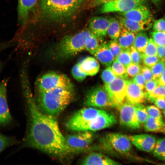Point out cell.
<instances>
[{
  "mask_svg": "<svg viewBox=\"0 0 165 165\" xmlns=\"http://www.w3.org/2000/svg\"><path fill=\"white\" fill-rule=\"evenodd\" d=\"M24 92L29 116L26 144L57 158L71 154L56 118L41 111L30 92L27 90Z\"/></svg>",
  "mask_w": 165,
  "mask_h": 165,
  "instance_id": "1",
  "label": "cell"
},
{
  "mask_svg": "<svg viewBox=\"0 0 165 165\" xmlns=\"http://www.w3.org/2000/svg\"><path fill=\"white\" fill-rule=\"evenodd\" d=\"M74 97V87L59 88L37 92L35 100L41 111L56 118L72 101Z\"/></svg>",
  "mask_w": 165,
  "mask_h": 165,
  "instance_id": "2",
  "label": "cell"
},
{
  "mask_svg": "<svg viewBox=\"0 0 165 165\" xmlns=\"http://www.w3.org/2000/svg\"><path fill=\"white\" fill-rule=\"evenodd\" d=\"M92 33L84 30L72 35H66L48 50L47 57L56 62L67 61L85 50L86 38Z\"/></svg>",
  "mask_w": 165,
  "mask_h": 165,
  "instance_id": "3",
  "label": "cell"
},
{
  "mask_svg": "<svg viewBox=\"0 0 165 165\" xmlns=\"http://www.w3.org/2000/svg\"><path fill=\"white\" fill-rule=\"evenodd\" d=\"M85 0H40V9L45 17L61 21L71 17Z\"/></svg>",
  "mask_w": 165,
  "mask_h": 165,
  "instance_id": "4",
  "label": "cell"
},
{
  "mask_svg": "<svg viewBox=\"0 0 165 165\" xmlns=\"http://www.w3.org/2000/svg\"><path fill=\"white\" fill-rule=\"evenodd\" d=\"M74 87L70 79L64 74L57 72L51 71L43 74L35 83L37 92L59 88Z\"/></svg>",
  "mask_w": 165,
  "mask_h": 165,
  "instance_id": "5",
  "label": "cell"
},
{
  "mask_svg": "<svg viewBox=\"0 0 165 165\" xmlns=\"http://www.w3.org/2000/svg\"><path fill=\"white\" fill-rule=\"evenodd\" d=\"M105 111L91 107L82 108L75 112L69 118L66 123V127L70 130L77 132L81 126Z\"/></svg>",
  "mask_w": 165,
  "mask_h": 165,
  "instance_id": "6",
  "label": "cell"
},
{
  "mask_svg": "<svg viewBox=\"0 0 165 165\" xmlns=\"http://www.w3.org/2000/svg\"><path fill=\"white\" fill-rule=\"evenodd\" d=\"M85 104L96 108L115 107L105 86H97L90 90L86 96Z\"/></svg>",
  "mask_w": 165,
  "mask_h": 165,
  "instance_id": "7",
  "label": "cell"
},
{
  "mask_svg": "<svg viewBox=\"0 0 165 165\" xmlns=\"http://www.w3.org/2000/svg\"><path fill=\"white\" fill-rule=\"evenodd\" d=\"M66 144L70 152L77 153L87 148L92 143L94 135L92 132H79L65 137Z\"/></svg>",
  "mask_w": 165,
  "mask_h": 165,
  "instance_id": "8",
  "label": "cell"
},
{
  "mask_svg": "<svg viewBox=\"0 0 165 165\" xmlns=\"http://www.w3.org/2000/svg\"><path fill=\"white\" fill-rule=\"evenodd\" d=\"M146 0H114L101 5L97 10L99 13L127 12L137 6L145 5Z\"/></svg>",
  "mask_w": 165,
  "mask_h": 165,
  "instance_id": "9",
  "label": "cell"
},
{
  "mask_svg": "<svg viewBox=\"0 0 165 165\" xmlns=\"http://www.w3.org/2000/svg\"><path fill=\"white\" fill-rule=\"evenodd\" d=\"M116 122V118L113 114L105 111L81 126L77 132H92L99 130L113 125Z\"/></svg>",
  "mask_w": 165,
  "mask_h": 165,
  "instance_id": "10",
  "label": "cell"
},
{
  "mask_svg": "<svg viewBox=\"0 0 165 165\" xmlns=\"http://www.w3.org/2000/svg\"><path fill=\"white\" fill-rule=\"evenodd\" d=\"M127 80L118 76L105 86L111 97L116 107L119 106L126 101Z\"/></svg>",
  "mask_w": 165,
  "mask_h": 165,
  "instance_id": "11",
  "label": "cell"
},
{
  "mask_svg": "<svg viewBox=\"0 0 165 165\" xmlns=\"http://www.w3.org/2000/svg\"><path fill=\"white\" fill-rule=\"evenodd\" d=\"M119 121L123 126L133 129H139L140 123L136 114L135 105L125 101L119 107Z\"/></svg>",
  "mask_w": 165,
  "mask_h": 165,
  "instance_id": "12",
  "label": "cell"
},
{
  "mask_svg": "<svg viewBox=\"0 0 165 165\" xmlns=\"http://www.w3.org/2000/svg\"><path fill=\"white\" fill-rule=\"evenodd\" d=\"M106 139L111 146L116 151L126 154L131 151L132 143L129 137L120 133H111L106 135Z\"/></svg>",
  "mask_w": 165,
  "mask_h": 165,
  "instance_id": "13",
  "label": "cell"
},
{
  "mask_svg": "<svg viewBox=\"0 0 165 165\" xmlns=\"http://www.w3.org/2000/svg\"><path fill=\"white\" fill-rule=\"evenodd\" d=\"M8 81L6 79L0 82V125L3 126L9 125L12 119L7 100Z\"/></svg>",
  "mask_w": 165,
  "mask_h": 165,
  "instance_id": "14",
  "label": "cell"
},
{
  "mask_svg": "<svg viewBox=\"0 0 165 165\" xmlns=\"http://www.w3.org/2000/svg\"><path fill=\"white\" fill-rule=\"evenodd\" d=\"M129 137L132 144L135 147L147 152L152 151L157 141L155 137L148 134H136Z\"/></svg>",
  "mask_w": 165,
  "mask_h": 165,
  "instance_id": "15",
  "label": "cell"
},
{
  "mask_svg": "<svg viewBox=\"0 0 165 165\" xmlns=\"http://www.w3.org/2000/svg\"><path fill=\"white\" fill-rule=\"evenodd\" d=\"M127 84L126 101L134 105L143 103L146 98L143 90L132 80H127Z\"/></svg>",
  "mask_w": 165,
  "mask_h": 165,
  "instance_id": "16",
  "label": "cell"
},
{
  "mask_svg": "<svg viewBox=\"0 0 165 165\" xmlns=\"http://www.w3.org/2000/svg\"><path fill=\"white\" fill-rule=\"evenodd\" d=\"M118 18L122 27L136 33L149 30L153 24L152 18L139 21L132 20L122 16L118 17Z\"/></svg>",
  "mask_w": 165,
  "mask_h": 165,
  "instance_id": "17",
  "label": "cell"
},
{
  "mask_svg": "<svg viewBox=\"0 0 165 165\" xmlns=\"http://www.w3.org/2000/svg\"><path fill=\"white\" fill-rule=\"evenodd\" d=\"M109 23V18L107 17H93L89 21V30L93 34L104 38L107 34Z\"/></svg>",
  "mask_w": 165,
  "mask_h": 165,
  "instance_id": "18",
  "label": "cell"
},
{
  "mask_svg": "<svg viewBox=\"0 0 165 165\" xmlns=\"http://www.w3.org/2000/svg\"><path fill=\"white\" fill-rule=\"evenodd\" d=\"M122 16L134 21H141L151 18L150 11L145 5L137 6L127 12L121 13Z\"/></svg>",
  "mask_w": 165,
  "mask_h": 165,
  "instance_id": "19",
  "label": "cell"
},
{
  "mask_svg": "<svg viewBox=\"0 0 165 165\" xmlns=\"http://www.w3.org/2000/svg\"><path fill=\"white\" fill-rule=\"evenodd\" d=\"M82 165H117L120 164L102 154L93 152L86 156L82 160Z\"/></svg>",
  "mask_w": 165,
  "mask_h": 165,
  "instance_id": "20",
  "label": "cell"
},
{
  "mask_svg": "<svg viewBox=\"0 0 165 165\" xmlns=\"http://www.w3.org/2000/svg\"><path fill=\"white\" fill-rule=\"evenodd\" d=\"M103 65L106 67L111 66L115 60L109 48L108 43L104 42L92 53Z\"/></svg>",
  "mask_w": 165,
  "mask_h": 165,
  "instance_id": "21",
  "label": "cell"
},
{
  "mask_svg": "<svg viewBox=\"0 0 165 165\" xmlns=\"http://www.w3.org/2000/svg\"><path fill=\"white\" fill-rule=\"evenodd\" d=\"M79 71L87 76H93L98 72L100 64L95 58L88 57L77 63Z\"/></svg>",
  "mask_w": 165,
  "mask_h": 165,
  "instance_id": "22",
  "label": "cell"
},
{
  "mask_svg": "<svg viewBox=\"0 0 165 165\" xmlns=\"http://www.w3.org/2000/svg\"><path fill=\"white\" fill-rule=\"evenodd\" d=\"M37 1V0H18V19L21 24L26 22L29 12L34 7Z\"/></svg>",
  "mask_w": 165,
  "mask_h": 165,
  "instance_id": "23",
  "label": "cell"
},
{
  "mask_svg": "<svg viewBox=\"0 0 165 165\" xmlns=\"http://www.w3.org/2000/svg\"><path fill=\"white\" fill-rule=\"evenodd\" d=\"M136 34L121 27L117 41L122 50L130 49L133 45Z\"/></svg>",
  "mask_w": 165,
  "mask_h": 165,
  "instance_id": "24",
  "label": "cell"
},
{
  "mask_svg": "<svg viewBox=\"0 0 165 165\" xmlns=\"http://www.w3.org/2000/svg\"><path fill=\"white\" fill-rule=\"evenodd\" d=\"M149 39L145 31H142L136 33L133 46L142 53L145 52Z\"/></svg>",
  "mask_w": 165,
  "mask_h": 165,
  "instance_id": "25",
  "label": "cell"
},
{
  "mask_svg": "<svg viewBox=\"0 0 165 165\" xmlns=\"http://www.w3.org/2000/svg\"><path fill=\"white\" fill-rule=\"evenodd\" d=\"M144 125L145 130L148 132H163L165 127L163 121L157 119L149 116Z\"/></svg>",
  "mask_w": 165,
  "mask_h": 165,
  "instance_id": "26",
  "label": "cell"
},
{
  "mask_svg": "<svg viewBox=\"0 0 165 165\" xmlns=\"http://www.w3.org/2000/svg\"><path fill=\"white\" fill-rule=\"evenodd\" d=\"M109 19L107 34L112 40H117L121 29L120 23L119 20L114 17H110Z\"/></svg>",
  "mask_w": 165,
  "mask_h": 165,
  "instance_id": "27",
  "label": "cell"
},
{
  "mask_svg": "<svg viewBox=\"0 0 165 165\" xmlns=\"http://www.w3.org/2000/svg\"><path fill=\"white\" fill-rule=\"evenodd\" d=\"M103 38L92 34L87 37L85 42V50L91 54L104 42Z\"/></svg>",
  "mask_w": 165,
  "mask_h": 165,
  "instance_id": "28",
  "label": "cell"
},
{
  "mask_svg": "<svg viewBox=\"0 0 165 165\" xmlns=\"http://www.w3.org/2000/svg\"><path fill=\"white\" fill-rule=\"evenodd\" d=\"M152 152L155 157L165 162V138H159L157 140Z\"/></svg>",
  "mask_w": 165,
  "mask_h": 165,
  "instance_id": "29",
  "label": "cell"
},
{
  "mask_svg": "<svg viewBox=\"0 0 165 165\" xmlns=\"http://www.w3.org/2000/svg\"><path fill=\"white\" fill-rule=\"evenodd\" d=\"M111 67L112 70L117 76L125 79H128V75L126 67L120 62L115 60Z\"/></svg>",
  "mask_w": 165,
  "mask_h": 165,
  "instance_id": "30",
  "label": "cell"
},
{
  "mask_svg": "<svg viewBox=\"0 0 165 165\" xmlns=\"http://www.w3.org/2000/svg\"><path fill=\"white\" fill-rule=\"evenodd\" d=\"M134 105L138 119L140 123L144 124L149 116L146 108L141 104Z\"/></svg>",
  "mask_w": 165,
  "mask_h": 165,
  "instance_id": "31",
  "label": "cell"
},
{
  "mask_svg": "<svg viewBox=\"0 0 165 165\" xmlns=\"http://www.w3.org/2000/svg\"><path fill=\"white\" fill-rule=\"evenodd\" d=\"M115 60L120 62L126 67L132 62L130 49L122 50Z\"/></svg>",
  "mask_w": 165,
  "mask_h": 165,
  "instance_id": "32",
  "label": "cell"
},
{
  "mask_svg": "<svg viewBox=\"0 0 165 165\" xmlns=\"http://www.w3.org/2000/svg\"><path fill=\"white\" fill-rule=\"evenodd\" d=\"M16 143L15 139L0 133V153L6 148Z\"/></svg>",
  "mask_w": 165,
  "mask_h": 165,
  "instance_id": "33",
  "label": "cell"
},
{
  "mask_svg": "<svg viewBox=\"0 0 165 165\" xmlns=\"http://www.w3.org/2000/svg\"><path fill=\"white\" fill-rule=\"evenodd\" d=\"M117 76L112 70L111 66L107 67L102 71L101 75V78L105 85L112 82Z\"/></svg>",
  "mask_w": 165,
  "mask_h": 165,
  "instance_id": "34",
  "label": "cell"
},
{
  "mask_svg": "<svg viewBox=\"0 0 165 165\" xmlns=\"http://www.w3.org/2000/svg\"><path fill=\"white\" fill-rule=\"evenodd\" d=\"M146 98L150 101L158 97H165V86L158 85L151 92L146 93Z\"/></svg>",
  "mask_w": 165,
  "mask_h": 165,
  "instance_id": "35",
  "label": "cell"
},
{
  "mask_svg": "<svg viewBox=\"0 0 165 165\" xmlns=\"http://www.w3.org/2000/svg\"><path fill=\"white\" fill-rule=\"evenodd\" d=\"M165 68V61L160 60L150 68L153 79L158 80Z\"/></svg>",
  "mask_w": 165,
  "mask_h": 165,
  "instance_id": "36",
  "label": "cell"
},
{
  "mask_svg": "<svg viewBox=\"0 0 165 165\" xmlns=\"http://www.w3.org/2000/svg\"><path fill=\"white\" fill-rule=\"evenodd\" d=\"M158 46L151 38L146 47L145 52L142 53V56H157Z\"/></svg>",
  "mask_w": 165,
  "mask_h": 165,
  "instance_id": "37",
  "label": "cell"
},
{
  "mask_svg": "<svg viewBox=\"0 0 165 165\" xmlns=\"http://www.w3.org/2000/svg\"><path fill=\"white\" fill-rule=\"evenodd\" d=\"M151 38L157 46L165 45V31H153L150 33Z\"/></svg>",
  "mask_w": 165,
  "mask_h": 165,
  "instance_id": "38",
  "label": "cell"
},
{
  "mask_svg": "<svg viewBox=\"0 0 165 165\" xmlns=\"http://www.w3.org/2000/svg\"><path fill=\"white\" fill-rule=\"evenodd\" d=\"M126 68L128 76L134 77L141 72L142 67L140 64L132 62L127 66Z\"/></svg>",
  "mask_w": 165,
  "mask_h": 165,
  "instance_id": "39",
  "label": "cell"
},
{
  "mask_svg": "<svg viewBox=\"0 0 165 165\" xmlns=\"http://www.w3.org/2000/svg\"><path fill=\"white\" fill-rule=\"evenodd\" d=\"M110 50L112 54L115 59L122 50L117 40H112L108 43Z\"/></svg>",
  "mask_w": 165,
  "mask_h": 165,
  "instance_id": "40",
  "label": "cell"
},
{
  "mask_svg": "<svg viewBox=\"0 0 165 165\" xmlns=\"http://www.w3.org/2000/svg\"><path fill=\"white\" fill-rule=\"evenodd\" d=\"M146 108L149 116L161 121H163L160 111L157 107L150 105L147 106Z\"/></svg>",
  "mask_w": 165,
  "mask_h": 165,
  "instance_id": "41",
  "label": "cell"
},
{
  "mask_svg": "<svg viewBox=\"0 0 165 165\" xmlns=\"http://www.w3.org/2000/svg\"><path fill=\"white\" fill-rule=\"evenodd\" d=\"M132 62L140 64L142 61V53L138 51L133 46L130 49Z\"/></svg>",
  "mask_w": 165,
  "mask_h": 165,
  "instance_id": "42",
  "label": "cell"
},
{
  "mask_svg": "<svg viewBox=\"0 0 165 165\" xmlns=\"http://www.w3.org/2000/svg\"><path fill=\"white\" fill-rule=\"evenodd\" d=\"M72 73L73 78L79 82L82 81L87 76L85 73L79 71L78 64H75L73 67L72 70Z\"/></svg>",
  "mask_w": 165,
  "mask_h": 165,
  "instance_id": "43",
  "label": "cell"
},
{
  "mask_svg": "<svg viewBox=\"0 0 165 165\" xmlns=\"http://www.w3.org/2000/svg\"><path fill=\"white\" fill-rule=\"evenodd\" d=\"M142 61L144 64L150 68L160 60L157 56H142Z\"/></svg>",
  "mask_w": 165,
  "mask_h": 165,
  "instance_id": "44",
  "label": "cell"
},
{
  "mask_svg": "<svg viewBox=\"0 0 165 165\" xmlns=\"http://www.w3.org/2000/svg\"><path fill=\"white\" fill-rule=\"evenodd\" d=\"M132 80L141 89H145L146 81L141 72L134 77Z\"/></svg>",
  "mask_w": 165,
  "mask_h": 165,
  "instance_id": "45",
  "label": "cell"
},
{
  "mask_svg": "<svg viewBox=\"0 0 165 165\" xmlns=\"http://www.w3.org/2000/svg\"><path fill=\"white\" fill-rule=\"evenodd\" d=\"M153 30L155 31H165V20L164 19H160L156 20L153 24Z\"/></svg>",
  "mask_w": 165,
  "mask_h": 165,
  "instance_id": "46",
  "label": "cell"
},
{
  "mask_svg": "<svg viewBox=\"0 0 165 165\" xmlns=\"http://www.w3.org/2000/svg\"><path fill=\"white\" fill-rule=\"evenodd\" d=\"M158 80L152 79L146 82L145 88L146 93H149L152 92L158 85Z\"/></svg>",
  "mask_w": 165,
  "mask_h": 165,
  "instance_id": "47",
  "label": "cell"
},
{
  "mask_svg": "<svg viewBox=\"0 0 165 165\" xmlns=\"http://www.w3.org/2000/svg\"><path fill=\"white\" fill-rule=\"evenodd\" d=\"M141 72L146 82L153 79V74L150 68L145 65L143 66L142 67Z\"/></svg>",
  "mask_w": 165,
  "mask_h": 165,
  "instance_id": "48",
  "label": "cell"
},
{
  "mask_svg": "<svg viewBox=\"0 0 165 165\" xmlns=\"http://www.w3.org/2000/svg\"><path fill=\"white\" fill-rule=\"evenodd\" d=\"M151 101L159 108L165 110V97H158L153 99Z\"/></svg>",
  "mask_w": 165,
  "mask_h": 165,
  "instance_id": "49",
  "label": "cell"
},
{
  "mask_svg": "<svg viewBox=\"0 0 165 165\" xmlns=\"http://www.w3.org/2000/svg\"><path fill=\"white\" fill-rule=\"evenodd\" d=\"M157 56L160 60L165 61V45L158 46Z\"/></svg>",
  "mask_w": 165,
  "mask_h": 165,
  "instance_id": "50",
  "label": "cell"
},
{
  "mask_svg": "<svg viewBox=\"0 0 165 165\" xmlns=\"http://www.w3.org/2000/svg\"><path fill=\"white\" fill-rule=\"evenodd\" d=\"M158 84L165 86V68L158 80Z\"/></svg>",
  "mask_w": 165,
  "mask_h": 165,
  "instance_id": "51",
  "label": "cell"
},
{
  "mask_svg": "<svg viewBox=\"0 0 165 165\" xmlns=\"http://www.w3.org/2000/svg\"><path fill=\"white\" fill-rule=\"evenodd\" d=\"M9 44L8 43H5L3 44H0V52L1 50H3L9 46ZM2 67V64L0 62V70L1 69Z\"/></svg>",
  "mask_w": 165,
  "mask_h": 165,
  "instance_id": "52",
  "label": "cell"
},
{
  "mask_svg": "<svg viewBox=\"0 0 165 165\" xmlns=\"http://www.w3.org/2000/svg\"><path fill=\"white\" fill-rule=\"evenodd\" d=\"M153 4L156 6H158L161 3L162 0H150Z\"/></svg>",
  "mask_w": 165,
  "mask_h": 165,
  "instance_id": "53",
  "label": "cell"
},
{
  "mask_svg": "<svg viewBox=\"0 0 165 165\" xmlns=\"http://www.w3.org/2000/svg\"><path fill=\"white\" fill-rule=\"evenodd\" d=\"M163 114L165 119V110H163Z\"/></svg>",
  "mask_w": 165,
  "mask_h": 165,
  "instance_id": "54",
  "label": "cell"
},
{
  "mask_svg": "<svg viewBox=\"0 0 165 165\" xmlns=\"http://www.w3.org/2000/svg\"><path fill=\"white\" fill-rule=\"evenodd\" d=\"M163 132L165 134V127L164 129L163 130Z\"/></svg>",
  "mask_w": 165,
  "mask_h": 165,
  "instance_id": "55",
  "label": "cell"
},
{
  "mask_svg": "<svg viewBox=\"0 0 165 165\" xmlns=\"http://www.w3.org/2000/svg\"><path fill=\"white\" fill-rule=\"evenodd\" d=\"M164 20H165V18H164Z\"/></svg>",
  "mask_w": 165,
  "mask_h": 165,
  "instance_id": "56",
  "label": "cell"
}]
</instances>
